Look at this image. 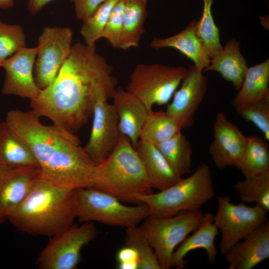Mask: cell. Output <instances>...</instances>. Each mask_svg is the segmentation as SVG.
<instances>
[{
	"label": "cell",
	"mask_w": 269,
	"mask_h": 269,
	"mask_svg": "<svg viewBox=\"0 0 269 269\" xmlns=\"http://www.w3.org/2000/svg\"><path fill=\"white\" fill-rule=\"evenodd\" d=\"M113 71L95 47L78 42L54 81L30 101L31 111L73 133L88 122L100 98H112L117 87Z\"/></svg>",
	"instance_id": "1"
},
{
	"label": "cell",
	"mask_w": 269,
	"mask_h": 269,
	"mask_svg": "<svg viewBox=\"0 0 269 269\" xmlns=\"http://www.w3.org/2000/svg\"><path fill=\"white\" fill-rule=\"evenodd\" d=\"M33 111L13 109L5 121L29 148L40 177L51 183L76 190L93 186L96 164L79 138L54 124L45 125Z\"/></svg>",
	"instance_id": "2"
},
{
	"label": "cell",
	"mask_w": 269,
	"mask_h": 269,
	"mask_svg": "<svg viewBox=\"0 0 269 269\" xmlns=\"http://www.w3.org/2000/svg\"><path fill=\"white\" fill-rule=\"evenodd\" d=\"M75 218V190L40 176L7 219L23 233L51 238L71 226Z\"/></svg>",
	"instance_id": "3"
},
{
	"label": "cell",
	"mask_w": 269,
	"mask_h": 269,
	"mask_svg": "<svg viewBox=\"0 0 269 269\" xmlns=\"http://www.w3.org/2000/svg\"><path fill=\"white\" fill-rule=\"evenodd\" d=\"M93 187L122 202L136 204L139 196L153 193L143 163L127 136L121 134L112 152L96 165Z\"/></svg>",
	"instance_id": "4"
},
{
	"label": "cell",
	"mask_w": 269,
	"mask_h": 269,
	"mask_svg": "<svg viewBox=\"0 0 269 269\" xmlns=\"http://www.w3.org/2000/svg\"><path fill=\"white\" fill-rule=\"evenodd\" d=\"M214 195L211 170L209 165L202 164L188 177L157 193L139 196L138 200L147 206L149 216L167 217L200 210Z\"/></svg>",
	"instance_id": "5"
},
{
	"label": "cell",
	"mask_w": 269,
	"mask_h": 269,
	"mask_svg": "<svg viewBox=\"0 0 269 269\" xmlns=\"http://www.w3.org/2000/svg\"><path fill=\"white\" fill-rule=\"evenodd\" d=\"M114 196L94 187L75 190L76 217L82 222H98L126 228L138 226L149 216L144 203L126 205Z\"/></svg>",
	"instance_id": "6"
},
{
	"label": "cell",
	"mask_w": 269,
	"mask_h": 269,
	"mask_svg": "<svg viewBox=\"0 0 269 269\" xmlns=\"http://www.w3.org/2000/svg\"><path fill=\"white\" fill-rule=\"evenodd\" d=\"M201 210L182 211L167 217L148 216L139 227L154 250L161 269L171 268L170 262L176 247L199 226Z\"/></svg>",
	"instance_id": "7"
},
{
	"label": "cell",
	"mask_w": 269,
	"mask_h": 269,
	"mask_svg": "<svg viewBox=\"0 0 269 269\" xmlns=\"http://www.w3.org/2000/svg\"><path fill=\"white\" fill-rule=\"evenodd\" d=\"M187 68L159 64H139L131 74L126 90L135 96L147 110L167 104L183 78Z\"/></svg>",
	"instance_id": "8"
},
{
	"label": "cell",
	"mask_w": 269,
	"mask_h": 269,
	"mask_svg": "<svg viewBox=\"0 0 269 269\" xmlns=\"http://www.w3.org/2000/svg\"><path fill=\"white\" fill-rule=\"evenodd\" d=\"M214 224L221 233L220 252L224 255L234 245L268 221L267 212L259 206L235 204L229 197L217 198Z\"/></svg>",
	"instance_id": "9"
},
{
	"label": "cell",
	"mask_w": 269,
	"mask_h": 269,
	"mask_svg": "<svg viewBox=\"0 0 269 269\" xmlns=\"http://www.w3.org/2000/svg\"><path fill=\"white\" fill-rule=\"evenodd\" d=\"M97 234L92 222L71 226L51 237L36 259L41 269H74L81 260L82 248Z\"/></svg>",
	"instance_id": "10"
},
{
	"label": "cell",
	"mask_w": 269,
	"mask_h": 269,
	"mask_svg": "<svg viewBox=\"0 0 269 269\" xmlns=\"http://www.w3.org/2000/svg\"><path fill=\"white\" fill-rule=\"evenodd\" d=\"M72 35L68 27L43 28L38 38L34 72L40 90L48 87L57 77L70 52Z\"/></svg>",
	"instance_id": "11"
},
{
	"label": "cell",
	"mask_w": 269,
	"mask_h": 269,
	"mask_svg": "<svg viewBox=\"0 0 269 269\" xmlns=\"http://www.w3.org/2000/svg\"><path fill=\"white\" fill-rule=\"evenodd\" d=\"M89 139L84 148L96 165L104 161L116 146L121 133L113 104L101 98L96 102Z\"/></svg>",
	"instance_id": "12"
},
{
	"label": "cell",
	"mask_w": 269,
	"mask_h": 269,
	"mask_svg": "<svg viewBox=\"0 0 269 269\" xmlns=\"http://www.w3.org/2000/svg\"><path fill=\"white\" fill-rule=\"evenodd\" d=\"M37 47H23L0 64L5 70L1 89L4 95H14L31 100L35 99L41 90L33 75Z\"/></svg>",
	"instance_id": "13"
},
{
	"label": "cell",
	"mask_w": 269,
	"mask_h": 269,
	"mask_svg": "<svg viewBox=\"0 0 269 269\" xmlns=\"http://www.w3.org/2000/svg\"><path fill=\"white\" fill-rule=\"evenodd\" d=\"M213 132L214 139L209 145V152L215 166L220 169L228 166L238 168L247 136L221 112L217 114Z\"/></svg>",
	"instance_id": "14"
},
{
	"label": "cell",
	"mask_w": 269,
	"mask_h": 269,
	"mask_svg": "<svg viewBox=\"0 0 269 269\" xmlns=\"http://www.w3.org/2000/svg\"><path fill=\"white\" fill-rule=\"evenodd\" d=\"M180 88L175 91L166 112L177 118L182 129L192 127L195 114L208 88V78L194 64L187 68Z\"/></svg>",
	"instance_id": "15"
},
{
	"label": "cell",
	"mask_w": 269,
	"mask_h": 269,
	"mask_svg": "<svg viewBox=\"0 0 269 269\" xmlns=\"http://www.w3.org/2000/svg\"><path fill=\"white\" fill-rule=\"evenodd\" d=\"M40 176L38 165L3 170L0 173V224L27 196Z\"/></svg>",
	"instance_id": "16"
},
{
	"label": "cell",
	"mask_w": 269,
	"mask_h": 269,
	"mask_svg": "<svg viewBox=\"0 0 269 269\" xmlns=\"http://www.w3.org/2000/svg\"><path fill=\"white\" fill-rule=\"evenodd\" d=\"M229 269H252L269 258V222L247 235L224 255Z\"/></svg>",
	"instance_id": "17"
},
{
	"label": "cell",
	"mask_w": 269,
	"mask_h": 269,
	"mask_svg": "<svg viewBox=\"0 0 269 269\" xmlns=\"http://www.w3.org/2000/svg\"><path fill=\"white\" fill-rule=\"evenodd\" d=\"M112 99L120 132L129 137L135 148L149 112L138 98L120 86L117 87Z\"/></svg>",
	"instance_id": "18"
},
{
	"label": "cell",
	"mask_w": 269,
	"mask_h": 269,
	"mask_svg": "<svg viewBox=\"0 0 269 269\" xmlns=\"http://www.w3.org/2000/svg\"><path fill=\"white\" fill-rule=\"evenodd\" d=\"M214 215L207 212L203 215L200 224L193 234L187 236L173 252L170 262L171 268L182 269L187 261L186 256L197 249H203L206 253L208 261L214 264L217 259L218 251L215 240L218 234V229L214 224Z\"/></svg>",
	"instance_id": "19"
},
{
	"label": "cell",
	"mask_w": 269,
	"mask_h": 269,
	"mask_svg": "<svg viewBox=\"0 0 269 269\" xmlns=\"http://www.w3.org/2000/svg\"><path fill=\"white\" fill-rule=\"evenodd\" d=\"M197 20L192 19L185 28L171 36L153 38L150 46L157 50L164 48H174L191 60L197 68L203 71L210 64L211 58L197 34Z\"/></svg>",
	"instance_id": "20"
},
{
	"label": "cell",
	"mask_w": 269,
	"mask_h": 269,
	"mask_svg": "<svg viewBox=\"0 0 269 269\" xmlns=\"http://www.w3.org/2000/svg\"><path fill=\"white\" fill-rule=\"evenodd\" d=\"M135 149L153 188L164 190L182 178L175 173L154 144L139 139Z\"/></svg>",
	"instance_id": "21"
},
{
	"label": "cell",
	"mask_w": 269,
	"mask_h": 269,
	"mask_svg": "<svg viewBox=\"0 0 269 269\" xmlns=\"http://www.w3.org/2000/svg\"><path fill=\"white\" fill-rule=\"evenodd\" d=\"M248 69L247 61L241 52L240 42L233 38L227 42L221 50L211 59L210 64L203 71H214L219 73L238 91Z\"/></svg>",
	"instance_id": "22"
},
{
	"label": "cell",
	"mask_w": 269,
	"mask_h": 269,
	"mask_svg": "<svg viewBox=\"0 0 269 269\" xmlns=\"http://www.w3.org/2000/svg\"><path fill=\"white\" fill-rule=\"evenodd\" d=\"M32 165L38 166L29 148L5 121L0 122V167L2 171Z\"/></svg>",
	"instance_id": "23"
},
{
	"label": "cell",
	"mask_w": 269,
	"mask_h": 269,
	"mask_svg": "<svg viewBox=\"0 0 269 269\" xmlns=\"http://www.w3.org/2000/svg\"><path fill=\"white\" fill-rule=\"evenodd\" d=\"M148 0H125L123 28L118 48L137 47L145 30Z\"/></svg>",
	"instance_id": "24"
},
{
	"label": "cell",
	"mask_w": 269,
	"mask_h": 269,
	"mask_svg": "<svg viewBox=\"0 0 269 269\" xmlns=\"http://www.w3.org/2000/svg\"><path fill=\"white\" fill-rule=\"evenodd\" d=\"M269 60L248 67L241 87L231 104L235 108L269 96Z\"/></svg>",
	"instance_id": "25"
},
{
	"label": "cell",
	"mask_w": 269,
	"mask_h": 269,
	"mask_svg": "<svg viewBox=\"0 0 269 269\" xmlns=\"http://www.w3.org/2000/svg\"><path fill=\"white\" fill-rule=\"evenodd\" d=\"M155 145L176 174L181 177L190 173L192 163V149L189 141L181 131Z\"/></svg>",
	"instance_id": "26"
},
{
	"label": "cell",
	"mask_w": 269,
	"mask_h": 269,
	"mask_svg": "<svg viewBox=\"0 0 269 269\" xmlns=\"http://www.w3.org/2000/svg\"><path fill=\"white\" fill-rule=\"evenodd\" d=\"M182 125L166 111H150L141 130L139 139L156 144L168 139L181 131Z\"/></svg>",
	"instance_id": "27"
},
{
	"label": "cell",
	"mask_w": 269,
	"mask_h": 269,
	"mask_svg": "<svg viewBox=\"0 0 269 269\" xmlns=\"http://www.w3.org/2000/svg\"><path fill=\"white\" fill-rule=\"evenodd\" d=\"M239 169L245 178L258 175L269 169V147L261 136H247V142Z\"/></svg>",
	"instance_id": "28"
},
{
	"label": "cell",
	"mask_w": 269,
	"mask_h": 269,
	"mask_svg": "<svg viewBox=\"0 0 269 269\" xmlns=\"http://www.w3.org/2000/svg\"><path fill=\"white\" fill-rule=\"evenodd\" d=\"M234 188L244 202H253L269 211V169L254 176L238 180Z\"/></svg>",
	"instance_id": "29"
},
{
	"label": "cell",
	"mask_w": 269,
	"mask_h": 269,
	"mask_svg": "<svg viewBox=\"0 0 269 269\" xmlns=\"http://www.w3.org/2000/svg\"><path fill=\"white\" fill-rule=\"evenodd\" d=\"M125 244L138 257V269H161L157 256L139 226L126 228Z\"/></svg>",
	"instance_id": "30"
},
{
	"label": "cell",
	"mask_w": 269,
	"mask_h": 269,
	"mask_svg": "<svg viewBox=\"0 0 269 269\" xmlns=\"http://www.w3.org/2000/svg\"><path fill=\"white\" fill-rule=\"evenodd\" d=\"M203 8L201 18L197 22V32L206 51L212 58L222 49L220 31L212 13L213 0H203Z\"/></svg>",
	"instance_id": "31"
},
{
	"label": "cell",
	"mask_w": 269,
	"mask_h": 269,
	"mask_svg": "<svg viewBox=\"0 0 269 269\" xmlns=\"http://www.w3.org/2000/svg\"><path fill=\"white\" fill-rule=\"evenodd\" d=\"M119 0H105L90 17L83 21L80 34L86 45L95 47L96 42L101 38L105 26Z\"/></svg>",
	"instance_id": "32"
},
{
	"label": "cell",
	"mask_w": 269,
	"mask_h": 269,
	"mask_svg": "<svg viewBox=\"0 0 269 269\" xmlns=\"http://www.w3.org/2000/svg\"><path fill=\"white\" fill-rule=\"evenodd\" d=\"M244 120L253 123L269 140V96L235 108Z\"/></svg>",
	"instance_id": "33"
},
{
	"label": "cell",
	"mask_w": 269,
	"mask_h": 269,
	"mask_svg": "<svg viewBox=\"0 0 269 269\" xmlns=\"http://www.w3.org/2000/svg\"><path fill=\"white\" fill-rule=\"evenodd\" d=\"M25 45V35L21 26L0 19V64Z\"/></svg>",
	"instance_id": "34"
},
{
	"label": "cell",
	"mask_w": 269,
	"mask_h": 269,
	"mask_svg": "<svg viewBox=\"0 0 269 269\" xmlns=\"http://www.w3.org/2000/svg\"><path fill=\"white\" fill-rule=\"evenodd\" d=\"M125 0H119L114 7L103 29L101 38L106 39L114 48H118L123 28Z\"/></svg>",
	"instance_id": "35"
},
{
	"label": "cell",
	"mask_w": 269,
	"mask_h": 269,
	"mask_svg": "<svg viewBox=\"0 0 269 269\" xmlns=\"http://www.w3.org/2000/svg\"><path fill=\"white\" fill-rule=\"evenodd\" d=\"M105 0H72L77 18L82 21L90 17Z\"/></svg>",
	"instance_id": "36"
},
{
	"label": "cell",
	"mask_w": 269,
	"mask_h": 269,
	"mask_svg": "<svg viewBox=\"0 0 269 269\" xmlns=\"http://www.w3.org/2000/svg\"><path fill=\"white\" fill-rule=\"evenodd\" d=\"M117 260L120 269H138V257L136 252L126 246L118 253Z\"/></svg>",
	"instance_id": "37"
},
{
	"label": "cell",
	"mask_w": 269,
	"mask_h": 269,
	"mask_svg": "<svg viewBox=\"0 0 269 269\" xmlns=\"http://www.w3.org/2000/svg\"><path fill=\"white\" fill-rule=\"evenodd\" d=\"M53 0H28L27 9L31 14H35L39 12L45 5Z\"/></svg>",
	"instance_id": "38"
},
{
	"label": "cell",
	"mask_w": 269,
	"mask_h": 269,
	"mask_svg": "<svg viewBox=\"0 0 269 269\" xmlns=\"http://www.w3.org/2000/svg\"><path fill=\"white\" fill-rule=\"evenodd\" d=\"M14 0H0V8L7 9L13 6Z\"/></svg>",
	"instance_id": "39"
},
{
	"label": "cell",
	"mask_w": 269,
	"mask_h": 269,
	"mask_svg": "<svg viewBox=\"0 0 269 269\" xmlns=\"http://www.w3.org/2000/svg\"><path fill=\"white\" fill-rule=\"evenodd\" d=\"M1 171H2V170H1V168L0 167V173H1Z\"/></svg>",
	"instance_id": "40"
}]
</instances>
